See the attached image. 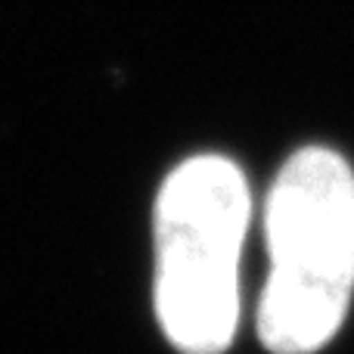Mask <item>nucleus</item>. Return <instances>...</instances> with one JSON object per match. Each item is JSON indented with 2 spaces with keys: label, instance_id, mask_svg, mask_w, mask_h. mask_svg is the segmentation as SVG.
<instances>
[{
  "label": "nucleus",
  "instance_id": "obj_2",
  "mask_svg": "<svg viewBox=\"0 0 354 354\" xmlns=\"http://www.w3.org/2000/svg\"><path fill=\"white\" fill-rule=\"evenodd\" d=\"M249 183L236 162L196 156L156 202V308L183 354H221L239 317V249L249 227Z\"/></svg>",
  "mask_w": 354,
  "mask_h": 354
},
{
  "label": "nucleus",
  "instance_id": "obj_1",
  "mask_svg": "<svg viewBox=\"0 0 354 354\" xmlns=\"http://www.w3.org/2000/svg\"><path fill=\"white\" fill-rule=\"evenodd\" d=\"M270 277L258 336L274 354H311L339 333L354 292V171L308 147L283 165L268 199Z\"/></svg>",
  "mask_w": 354,
  "mask_h": 354
}]
</instances>
